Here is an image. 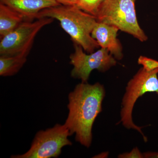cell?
Wrapping results in <instances>:
<instances>
[{
  "label": "cell",
  "instance_id": "1",
  "mask_svg": "<svg viewBox=\"0 0 158 158\" xmlns=\"http://www.w3.org/2000/svg\"><path fill=\"white\" fill-rule=\"evenodd\" d=\"M103 85L82 82L78 84L68 95L69 113L65 123L70 136L82 146L89 148L92 143V128L97 116L102 111L106 96Z\"/></svg>",
  "mask_w": 158,
  "mask_h": 158
},
{
  "label": "cell",
  "instance_id": "2",
  "mask_svg": "<svg viewBox=\"0 0 158 158\" xmlns=\"http://www.w3.org/2000/svg\"><path fill=\"white\" fill-rule=\"evenodd\" d=\"M42 18L59 20L62 28L70 36L74 43L81 46L88 54L94 52L100 46L91 35L98 22L96 17L76 5H60L43 9L36 19Z\"/></svg>",
  "mask_w": 158,
  "mask_h": 158
},
{
  "label": "cell",
  "instance_id": "3",
  "mask_svg": "<svg viewBox=\"0 0 158 158\" xmlns=\"http://www.w3.org/2000/svg\"><path fill=\"white\" fill-rule=\"evenodd\" d=\"M136 0H104L99 6L95 17L99 22L117 27L141 42L148 37L137 19Z\"/></svg>",
  "mask_w": 158,
  "mask_h": 158
},
{
  "label": "cell",
  "instance_id": "4",
  "mask_svg": "<svg viewBox=\"0 0 158 158\" xmlns=\"http://www.w3.org/2000/svg\"><path fill=\"white\" fill-rule=\"evenodd\" d=\"M158 68L151 72L140 68L128 82L125 92L122 99L120 122L125 128L138 131L144 142L148 138L141 130L142 127L136 125L133 122L132 113L134 106L138 98L148 92L158 95Z\"/></svg>",
  "mask_w": 158,
  "mask_h": 158
},
{
  "label": "cell",
  "instance_id": "5",
  "mask_svg": "<svg viewBox=\"0 0 158 158\" xmlns=\"http://www.w3.org/2000/svg\"><path fill=\"white\" fill-rule=\"evenodd\" d=\"M70 133L65 124H56L53 127L39 131L35 135L30 149L23 154L12 158H57L63 147L72 145L69 139Z\"/></svg>",
  "mask_w": 158,
  "mask_h": 158
},
{
  "label": "cell",
  "instance_id": "6",
  "mask_svg": "<svg viewBox=\"0 0 158 158\" xmlns=\"http://www.w3.org/2000/svg\"><path fill=\"white\" fill-rule=\"evenodd\" d=\"M53 20L51 18H42L33 22L24 21L10 34L1 38L0 56L28 55L38 32Z\"/></svg>",
  "mask_w": 158,
  "mask_h": 158
},
{
  "label": "cell",
  "instance_id": "7",
  "mask_svg": "<svg viewBox=\"0 0 158 158\" xmlns=\"http://www.w3.org/2000/svg\"><path fill=\"white\" fill-rule=\"evenodd\" d=\"M74 52L69 56L70 64L73 66L71 76L73 78L81 80L82 82H88L93 70L105 73L117 63L116 59L106 49L101 48L92 53L87 54L79 44L74 43Z\"/></svg>",
  "mask_w": 158,
  "mask_h": 158
},
{
  "label": "cell",
  "instance_id": "8",
  "mask_svg": "<svg viewBox=\"0 0 158 158\" xmlns=\"http://www.w3.org/2000/svg\"><path fill=\"white\" fill-rule=\"evenodd\" d=\"M119 29L115 26L98 22L91 32V36L101 48L106 49L116 60L123 58L122 46L117 38Z\"/></svg>",
  "mask_w": 158,
  "mask_h": 158
},
{
  "label": "cell",
  "instance_id": "9",
  "mask_svg": "<svg viewBox=\"0 0 158 158\" xmlns=\"http://www.w3.org/2000/svg\"><path fill=\"white\" fill-rule=\"evenodd\" d=\"M4 4L21 15L25 21L36 19L41 10L61 5L55 0H0Z\"/></svg>",
  "mask_w": 158,
  "mask_h": 158
},
{
  "label": "cell",
  "instance_id": "10",
  "mask_svg": "<svg viewBox=\"0 0 158 158\" xmlns=\"http://www.w3.org/2000/svg\"><path fill=\"white\" fill-rule=\"evenodd\" d=\"M25 21L21 15L8 6L0 3V37L10 34Z\"/></svg>",
  "mask_w": 158,
  "mask_h": 158
},
{
  "label": "cell",
  "instance_id": "11",
  "mask_svg": "<svg viewBox=\"0 0 158 158\" xmlns=\"http://www.w3.org/2000/svg\"><path fill=\"white\" fill-rule=\"evenodd\" d=\"M27 54L0 56V76L9 77L17 73L27 62Z\"/></svg>",
  "mask_w": 158,
  "mask_h": 158
},
{
  "label": "cell",
  "instance_id": "12",
  "mask_svg": "<svg viewBox=\"0 0 158 158\" xmlns=\"http://www.w3.org/2000/svg\"><path fill=\"white\" fill-rule=\"evenodd\" d=\"M104 0H77L76 6L83 11L95 16L99 6Z\"/></svg>",
  "mask_w": 158,
  "mask_h": 158
},
{
  "label": "cell",
  "instance_id": "13",
  "mask_svg": "<svg viewBox=\"0 0 158 158\" xmlns=\"http://www.w3.org/2000/svg\"><path fill=\"white\" fill-rule=\"evenodd\" d=\"M138 64L143 66L144 70L151 72L158 68V61L144 56H140L138 59Z\"/></svg>",
  "mask_w": 158,
  "mask_h": 158
},
{
  "label": "cell",
  "instance_id": "14",
  "mask_svg": "<svg viewBox=\"0 0 158 158\" xmlns=\"http://www.w3.org/2000/svg\"><path fill=\"white\" fill-rule=\"evenodd\" d=\"M118 158H144L143 153L141 152L138 148H133L129 152L120 154L118 156Z\"/></svg>",
  "mask_w": 158,
  "mask_h": 158
},
{
  "label": "cell",
  "instance_id": "15",
  "mask_svg": "<svg viewBox=\"0 0 158 158\" xmlns=\"http://www.w3.org/2000/svg\"><path fill=\"white\" fill-rule=\"evenodd\" d=\"M59 4L63 5H67V6H73L76 5L77 0H55Z\"/></svg>",
  "mask_w": 158,
  "mask_h": 158
},
{
  "label": "cell",
  "instance_id": "16",
  "mask_svg": "<svg viewBox=\"0 0 158 158\" xmlns=\"http://www.w3.org/2000/svg\"><path fill=\"white\" fill-rule=\"evenodd\" d=\"M146 158H158V152H147L145 153Z\"/></svg>",
  "mask_w": 158,
  "mask_h": 158
},
{
  "label": "cell",
  "instance_id": "17",
  "mask_svg": "<svg viewBox=\"0 0 158 158\" xmlns=\"http://www.w3.org/2000/svg\"><path fill=\"white\" fill-rule=\"evenodd\" d=\"M109 153L108 152H103L101 153L98 154L97 155L94 156V158H106L108 157L109 156Z\"/></svg>",
  "mask_w": 158,
  "mask_h": 158
}]
</instances>
